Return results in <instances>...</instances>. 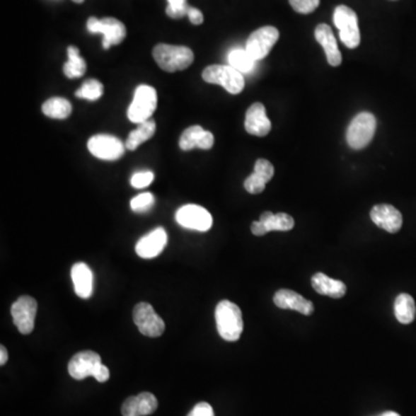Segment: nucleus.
<instances>
[{"label": "nucleus", "instance_id": "f704fd0d", "mask_svg": "<svg viewBox=\"0 0 416 416\" xmlns=\"http://www.w3.org/2000/svg\"><path fill=\"white\" fill-rule=\"evenodd\" d=\"M153 180H154V173L151 171H140L133 175L131 178V185L134 189H144L147 187Z\"/></svg>", "mask_w": 416, "mask_h": 416}, {"label": "nucleus", "instance_id": "423d86ee", "mask_svg": "<svg viewBox=\"0 0 416 416\" xmlns=\"http://www.w3.org/2000/svg\"><path fill=\"white\" fill-rule=\"evenodd\" d=\"M158 105V94L151 86H139L132 103L127 110V117L132 123L141 124L151 120Z\"/></svg>", "mask_w": 416, "mask_h": 416}, {"label": "nucleus", "instance_id": "72a5a7b5", "mask_svg": "<svg viewBox=\"0 0 416 416\" xmlns=\"http://www.w3.org/2000/svg\"><path fill=\"white\" fill-rule=\"evenodd\" d=\"M290 6L301 14H309L319 6L320 0H289Z\"/></svg>", "mask_w": 416, "mask_h": 416}, {"label": "nucleus", "instance_id": "c756f323", "mask_svg": "<svg viewBox=\"0 0 416 416\" xmlns=\"http://www.w3.org/2000/svg\"><path fill=\"white\" fill-rule=\"evenodd\" d=\"M167 1L168 6L166 12L168 16H171L173 19H180L187 16L191 6L186 4V0H167Z\"/></svg>", "mask_w": 416, "mask_h": 416}, {"label": "nucleus", "instance_id": "9b49d317", "mask_svg": "<svg viewBox=\"0 0 416 416\" xmlns=\"http://www.w3.org/2000/svg\"><path fill=\"white\" fill-rule=\"evenodd\" d=\"M11 313H12L13 322L20 333L29 335L34 330L35 317L37 313V302L28 295L20 296L16 302L13 303Z\"/></svg>", "mask_w": 416, "mask_h": 416}, {"label": "nucleus", "instance_id": "2f4dec72", "mask_svg": "<svg viewBox=\"0 0 416 416\" xmlns=\"http://www.w3.org/2000/svg\"><path fill=\"white\" fill-rule=\"evenodd\" d=\"M244 187L251 195H259L265 190L266 182L262 180V177H259L257 173H253V175H250L246 178L245 182H244Z\"/></svg>", "mask_w": 416, "mask_h": 416}, {"label": "nucleus", "instance_id": "dca6fc26", "mask_svg": "<svg viewBox=\"0 0 416 416\" xmlns=\"http://www.w3.org/2000/svg\"><path fill=\"white\" fill-rule=\"evenodd\" d=\"M246 132L255 137L267 136L271 131V120L266 116V109L262 103H253L248 109L244 122Z\"/></svg>", "mask_w": 416, "mask_h": 416}, {"label": "nucleus", "instance_id": "20e7f679", "mask_svg": "<svg viewBox=\"0 0 416 416\" xmlns=\"http://www.w3.org/2000/svg\"><path fill=\"white\" fill-rule=\"evenodd\" d=\"M202 79L208 83L221 85L228 93L233 95L242 92L245 82L242 73L231 65H211L202 72Z\"/></svg>", "mask_w": 416, "mask_h": 416}, {"label": "nucleus", "instance_id": "ddd939ff", "mask_svg": "<svg viewBox=\"0 0 416 416\" xmlns=\"http://www.w3.org/2000/svg\"><path fill=\"white\" fill-rule=\"evenodd\" d=\"M176 221L182 227L197 231H207L213 224L211 213L198 205L180 207L176 213Z\"/></svg>", "mask_w": 416, "mask_h": 416}, {"label": "nucleus", "instance_id": "2eb2a0df", "mask_svg": "<svg viewBox=\"0 0 416 416\" xmlns=\"http://www.w3.org/2000/svg\"><path fill=\"white\" fill-rule=\"evenodd\" d=\"M167 242L168 235L166 231L163 228H156L137 243V255L145 259L155 258L163 251Z\"/></svg>", "mask_w": 416, "mask_h": 416}, {"label": "nucleus", "instance_id": "bb28decb", "mask_svg": "<svg viewBox=\"0 0 416 416\" xmlns=\"http://www.w3.org/2000/svg\"><path fill=\"white\" fill-rule=\"evenodd\" d=\"M67 56H69V62L64 65L65 76L69 79L83 76L86 69H87V65H86L85 60L80 57L79 49L71 45L67 47Z\"/></svg>", "mask_w": 416, "mask_h": 416}, {"label": "nucleus", "instance_id": "58836bf2", "mask_svg": "<svg viewBox=\"0 0 416 416\" xmlns=\"http://www.w3.org/2000/svg\"><path fill=\"white\" fill-rule=\"evenodd\" d=\"M7 359H8V355H7V349L5 347L1 346L0 347V364L4 366L5 363L7 362Z\"/></svg>", "mask_w": 416, "mask_h": 416}, {"label": "nucleus", "instance_id": "a211bd4d", "mask_svg": "<svg viewBox=\"0 0 416 416\" xmlns=\"http://www.w3.org/2000/svg\"><path fill=\"white\" fill-rule=\"evenodd\" d=\"M315 37L324 49L326 58L331 67H339L342 63V56L337 47V40L332 32L331 27L326 23H320L316 27Z\"/></svg>", "mask_w": 416, "mask_h": 416}, {"label": "nucleus", "instance_id": "6ab92c4d", "mask_svg": "<svg viewBox=\"0 0 416 416\" xmlns=\"http://www.w3.org/2000/svg\"><path fill=\"white\" fill-rule=\"evenodd\" d=\"M213 145L214 136L199 125L187 127L180 138V147L182 151H187L195 149H211Z\"/></svg>", "mask_w": 416, "mask_h": 416}, {"label": "nucleus", "instance_id": "b1692460", "mask_svg": "<svg viewBox=\"0 0 416 416\" xmlns=\"http://www.w3.org/2000/svg\"><path fill=\"white\" fill-rule=\"evenodd\" d=\"M394 315L401 324H410L416 316L415 301L408 294H400L394 302Z\"/></svg>", "mask_w": 416, "mask_h": 416}, {"label": "nucleus", "instance_id": "4c0bfd02", "mask_svg": "<svg viewBox=\"0 0 416 416\" xmlns=\"http://www.w3.org/2000/svg\"><path fill=\"white\" fill-rule=\"evenodd\" d=\"M251 231H253V235H255V236H262V235L267 233L265 227H264V224L260 221H255L253 222V226H251Z\"/></svg>", "mask_w": 416, "mask_h": 416}, {"label": "nucleus", "instance_id": "393cba45", "mask_svg": "<svg viewBox=\"0 0 416 416\" xmlns=\"http://www.w3.org/2000/svg\"><path fill=\"white\" fill-rule=\"evenodd\" d=\"M155 129H156V124L153 120H149L147 122L139 124V127L129 133V138L125 142L127 149L136 151L139 146L141 145L142 142L147 141L151 137L154 136Z\"/></svg>", "mask_w": 416, "mask_h": 416}, {"label": "nucleus", "instance_id": "4be33fe9", "mask_svg": "<svg viewBox=\"0 0 416 416\" xmlns=\"http://www.w3.org/2000/svg\"><path fill=\"white\" fill-rule=\"evenodd\" d=\"M312 287L325 296L333 297V299H341L346 294V284L340 280H335L328 277L324 273H316L311 279Z\"/></svg>", "mask_w": 416, "mask_h": 416}, {"label": "nucleus", "instance_id": "c9c22d12", "mask_svg": "<svg viewBox=\"0 0 416 416\" xmlns=\"http://www.w3.org/2000/svg\"><path fill=\"white\" fill-rule=\"evenodd\" d=\"M187 416H214V410L207 403H199Z\"/></svg>", "mask_w": 416, "mask_h": 416}, {"label": "nucleus", "instance_id": "0eeeda50", "mask_svg": "<svg viewBox=\"0 0 416 416\" xmlns=\"http://www.w3.org/2000/svg\"><path fill=\"white\" fill-rule=\"evenodd\" d=\"M333 21H335V27L339 29L341 42L349 49L359 47L361 34H359L357 13L354 12L350 7L340 5L335 8Z\"/></svg>", "mask_w": 416, "mask_h": 416}, {"label": "nucleus", "instance_id": "ea45409f", "mask_svg": "<svg viewBox=\"0 0 416 416\" xmlns=\"http://www.w3.org/2000/svg\"><path fill=\"white\" fill-rule=\"evenodd\" d=\"M381 416H400L395 412H385V413L381 414Z\"/></svg>", "mask_w": 416, "mask_h": 416}, {"label": "nucleus", "instance_id": "79ce46f5", "mask_svg": "<svg viewBox=\"0 0 416 416\" xmlns=\"http://www.w3.org/2000/svg\"><path fill=\"white\" fill-rule=\"evenodd\" d=\"M379 416H381V415H379Z\"/></svg>", "mask_w": 416, "mask_h": 416}, {"label": "nucleus", "instance_id": "a878e982", "mask_svg": "<svg viewBox=\"0 0 416 416\" xmlns=\"http://www.w3.org/2000/svg\"><path fill=\"white\" fill-rule=\"evenodd\" d=\"M42 111L45 116L54 120H65L72 114V105L69 101L62 98H49L45 102Z\"/></svg>", "mask_w": 416, "mask_h": 416}, {"label": "nucleus", "instance_id": "7c9ffc66", "mask_svg": "<svg viewBox=\"0 0 416 416\" xmlns=\"http://www.w3.org/2000/svg\"><path fill=\"white\" fill-rule=\"evenodd\" d=\"M154 205V196L149 192L140 193L131 200V208L137 213H144L151 209Z\"/></svg>", "mask_w": 416, "mask_h": 416}, {"label": "nucleus", "instance_id": "473e14b6", "mask_svg": "<svg viewBox=\"0 0 416 416\" xmlns=\"http://www.w3.org/2000/svg\"><path fill=\"white\" fill-rule=\"evenodd\" d=\"M253 173H257L259 177H262V180L267 183L272 180V177L275 176V167L267 160L259 158L258 161L255 162Z\"/></svg>", "mask_w": 416, "mask_h": 416}, {"label": "nucleus", "instance_id": "f257e3e1", "mask_svg": "<svg viewBox=\"0 0 416 416\" xmlns=\"http://www.w3.org/2000/svg\"><path fill=\"white\" fill-rule=\"evenodd\" d=\"M69 374L76 381L93 376L100 383L107 381L110 372L101 361V357L93 350H83L76 354L69 362Z\"/></svg>", "mask_w": 416, "mask_h": 416}, {"label": "nucleus", "instance_id": "f03ea898", "mask_svg": "<svg viewBox=\"0 0 416 416\" xmlns=\"http://www.w3.org/2000/svg\"><path fill=\"white\" fill-rule=\"evenodd\" d=\"M219 335L226 341H237L243 332V317L238 306L231 301H221L215 309Z\"/></svg>", "mask_w": 416, "mask_h": 416}, {"label": "nucleus", "instance_id": "a19ab883", "mask_svg": "<svg viewBox=\"0 0 416 416\" xmlns=\"http://www.w3.org/2000/svg\"><path fill=\"white\" fill-rule=\"evenodd\" d=\"M73 1H74V3L81 4L83 3L85 0H73Z\"/></svg>", "mask_w": 416, "mask_h": 416}, {"label": "nucleus", "instance_id": "c85d7f7f", "mask_svg": "<svg viewBox=\"0 0 416 416\" xmlns=\"http://www.w3.org/2000/svg\"><path fill=\"white\" fill-rule=\"evenodd\" d=\"M102 94H103V85L101 82L95 79H89L83 82L81 88L76 91V96L89 100V101H95V100L101 98Z\"/></svg>", "mask_w": 416, "mask_h": 416}, {"label": "nucleus", "instance_id": "4468645a", "mask_svg": "<svg viewBox=\"0 0 416 416\" xmlns=\"http://www.w3.org/2000/svg\"><path fill=\"white\" fill-rule=\"evenodd\" d=\"M372 222L388 233H395L403 227V215L394 206L381 204L370 212Z\"/></svg>", "mask_w": 416, "mask_h": 416}, {"label": "nucleus", "instance_id": "f8f14e48", "mask_svg": "<svg viewBox=\"0 0 416 416\" xmlns=\"http://www.w3.org/2000/svg\"><path fill=\"white\" fill-rule=\"evenodd\" d=\"M127 146L120 139L109 134H98L89 139L88 149L95 158L115 161L123 156Z\"/></svg>", "mask_w": 416, "mask_h": 416}, {"label": "nucleus", "instance_id": "aec40b11", "mask_svg": "<svg viewBox=\"0 0 416 416\" xmlns=\"http://www.w3.org/2000/svg\"><path fill=\"white\" fill-rule=\"evenodd\" d=\"M275 306L280 309L295 310L302 315L309 316L313 312V304L309 300H306L300 294L295 293L293 290H277L273 297Z\"/></svg>", "mask_w": 416, "mask_h": 416}, {"label": "nucleus", "instance_id": "39448f33", "mask_svg": "<svg viewBox=\"0 0 416 416\" xmlns=\"http://www.w3.org/2000/svg\"><path fill=\"white\" fill-rule=\"evenodd\" d=\"M377 120L370 112H361L354 117L347 129V142L353 149H363L375 136Z\"/></svg>", "mask_w": 416, "mask_h": 416}, {"label": "nucleus", "instance_id": "6e6552de", "mask_svg": "<svg viewBox=\"0 0 416 416\" xmlns=\"http://www.w3.org/2000/svg\"><path fill=\"white\" fill-rule=\"evenodd\" d=\"M133 320L141 335L149 337H161L163 335V319L155 312L149 303H138L133 310Z\"/></svg>", "mask_w": 416, "mask_h": 416}, {"label": "nucleus", "instance_id": "9d476101", "mask_svg": "<svg viewBox=\"0 0 416 416\" xmlns=\"http://www.w3.org/2000/svg\"><path fill=\"white\" fill-rule=\"evenodd\" d=\"M279 36L280 34L275 27L272 25L262 27L250 35L246 41L245 50L255 62L264 59L267 57L272 47H275Z\"/></svg>", "mask_w": 416, "mask_h": 416}, {"label": "nucleus", "instance_id": "1a4fd4ad", "mask_svg": "<svg viewBox=\"0 0 416 416\" xmlns=\"http://www.w3.org/2000/svg\"><path fill=\"white\" fill-rule=\"evenodd\" d=\"M87 29L92 34L103 35V47L109 49L111 45H120L127 37V28L120 20L114 18H104L98 20L94 16L87 21Z\"/></svg>", "mask_w": 416, "mask_h": 416}, {"label": "nucleus", "instance_id": "5701e85b", "mask_svg": "<svg viewBox=\"0 0 416 416\" xmlns=\"http://www.w3.org/2000/svg\"><path fill=\"white\" fill-rule=\"evenodd\" d=\"M259 221L264 224L266 231H289L295 226L294 219L288 215L287 213H277L273 214L272 212H264L260 215Z\"/></svg>", "mask_w": 416, "mask_h": 416}, {"label": "nucleus", "instance_id": "f3484780", "mask_svg": "<svg viewBox=\"0 0 416 416\" xmlns=\"http://www.w3.org/2000/svg\"><path fill=\"white\" fill-rule=\"evenodd\" d=\"M158 408V399L154 394L142 392L137 397L127 398L122 406L123 416H147Z\"/></svg>", "mask_w": 416, "mask_h": 416}, {"label": "nucleus", "instance_id": "cd10ccee", "mask_svg": "<svg viewBox=\"0 0 416 416\" xmlns=\"http://www.w3.org/2000/svg\"><path fill=\"white\" fill-rule=\"evenodd\" d=\"M228 60L229 65L241 73L251 72L255 67V60L248 54V51L242 49L231 51L228 56Z\"/></svg>", "mask_w": 416, "mask_h": 416}, {"label": "nucleus", "instance_id": "e433bc0d", "mask_svg": "<svg viewBox=\"0 0 416 416\" xmlns=\"http://www.w3.org/2000/svg\"><path fill=\"white\" fill-rule=\"evenodd\" d=\"M187 16H189L190 21H191L193 25H202V23H204V16H202V13L200 12L198 8H195V7H190Z\"/></svg>", "mask_w": 416, "mask_h": 416}, {"label": "nucleus", "instance_id": "7ed1b4c3", "mask_svg": "<svg viewBox=\"0 0 416 416\" xmlns=\"http://www.w3.org/2000/svg\"><path fill=\"white\" fill-rule=\"evenodd\" d=\"M153 57L166 72L183 71L193 63L192 50L183 45H158L153 50Z\"/></svg>", "mask_w": 416, "mask_h": 416}, {"label": "nucleus", "instance_id": "412c9836", "mask_svg": "<svg viewBox=\"0 0 416 416\" xmlns=\"http://www.w3.org/2000/svg\"><path fill=\"white\" fill-rule=\"evenodd\" d=\"M71 275L76 295L81 299H89L92 296L94 279L91 268L85 262H78L73 265Z\"/></svg>", "mask_w": 416, "mask_h": 416}]
</instances>
